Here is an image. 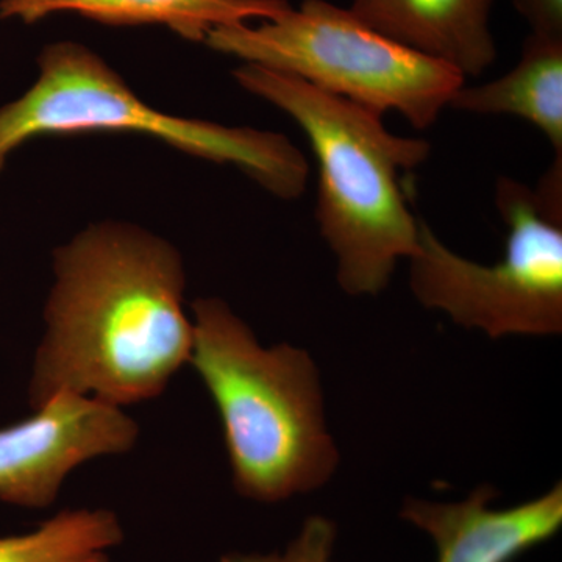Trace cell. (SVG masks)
Masks as SVG:
<instances>
[{
	"label": "cell",
	"mask_w": 562,
	"mask_h": 562,
	"mask_svg": "<svg viewBox=\"0 0 562 562\" xmlns=\"http://www.w3.org/2000/svg\"><path fill=\"white\" fill-rule=\"evenodd\" d=\"M138 432L121 406L58 392L27 419L0 428V502L47 508L74 469L131 452Z\"/></svg>",
	"instance_id": "7"
},
{
	"label": "cell",
	"mask_w": 562,
	"mask_h": 562,
	"mask_svg": "<svg viewBox=\"0 0 562 562\" xmlns=\"http://www.w3.org/2000/svg\"><path fill=\"white\" fill-rule=\"evenodd\" d=\"M38 79L0 109V172L22 144L43 136L128 132L202 160L232 165L283 201L301 198L305 155L284 135L172 116L151 109L94 50L58 41L41 50Z\"/></svg>",
	"instance_id": "4"
},
{
	"label": "cell",
	"mask_w": 562,
	"mask_h": 562,
	"mask_svg": "<svg viewBox=\"0 0 562 562\" xmlns=\"http://www.w3.org/2000/svg\"><path fill=\"white\" fill-rule=\"evenodd\" d=\"M243 90L290 114L319 165L316 220L350 295L386 290L403 258H412L420 220L409 210L398 173L427 160L424 139L392 135L382 114L308 81L243 63L233 70Z\"/></svg>",
	"instance_id": "2"
},
{
	"label": "cell",
	"mask_w": 562,
	"mask_h": 562,
	"mask_svg": "<svg viewBox=\"0 0 562 562\" xmlns=\"http://www.w3.org/2000/svg\"><path fill=\"white\" fill-rule=\"evenodd\" d=\"M495 497L484 484L461 502L406 498L401 517L430 536L438 562H514L560 532L561 483L509 508H492Z\"/></svg>",
	"instance_id": "8"
},
{
	"label": "cell",
	"mask_w": 562,
	"mask_h": 562,
	"mask_svg": "<svg viewBox=\"0 0 562 562\" xmlns=\"http://www.w3.org/2000/svg\"><path fill=\"white\" fill-rule=\"evenodd\" d=\"M495 0H351L349 10L372 31L457 69L482 76L497 60L491 32Z\"/></svg>",
	"instance_id": "9"
},
{
	"label": "cell",
	"mask_w": 562,
	"mask_h": 562,
	"mask_svg": "<svg viewBox=\"0 0 562 562\" xmlns=\"http://www.w3.org/2000/svg\"><path fill=\"white\" fill-rule=\"evenodd\" d=\"M453 109L475 114H512L531 122L562 155V40L530 33L520 60L501 79L462 85Z\"/></svg>",
	"instance_id": "11"
},
{
	"label": "cell",
	"mask_w": 562,
	"mask_h": 562,
	"mask_svg": "<svg viewBox=\"0 0 562 562\" xmlns=\"http://www.w3.org/2000/svg\"><path fill=\"white\" fill-rule=\"evenodd\" d=\"M210 49L308 81L313 87L382 114L397 111L414 128L438 121L465 77L457 69L395 43L327 0L260 25H221L205 38Z\"/></svg>",
	"instance_id": "6"
},
{
	"label": "cell",
	"mask_w": 562,
	"mask_h": 562,
	"mask_svg": "<svg viewBox=\"0 0 562 562\" xmlns=\"http://www.w3.org/2000/svg\"><path fill=\"white\" fill-rule=\"evenodd\" d=\"M192 312L190 362L220 413L236 491L279 503L328 483L339 452L312 355L290 344L266 349L221 299H199Z\"/></svg>",
	"instance_id": "3"
},
{
	"label": "cell",
	"mask_w": 562,
	"mask_h": 562,
	"mask_svg": "<svg viewBox=\"0 0 562 562\" xmlns=\"http://www.w3.org/2000/svg\"><path fill=\"white\" fill-rule=\"evenodd\" d=\"M54 271L29 387L33 409L63 391L114 406L149 401L190 362L194 325L172 244L101 222L54 251Z\"/></svg>",
	"instance_id": "1"
},
{
	"label": "cell",
	"mask_w": 562,
	"mask_h": 562,
	"mask_svg": "<svg viewBox=\"0 0 562 562\" xmlns=\"http://www.w3.org/2000/svg\"><path fill=\"white\" fill-rule=\"evenodd\" d=\"M336 525L324 516H312L281 553H228L221 562H333Z\"/></svg>",
	"instance_id": "13"
},
{
	"label": "cell",
	"mask_w": 562,
	"mask_h": 562,
	"mask_svg": "<svg viewBox=\"0 0 562 562\" xmlns=\"http://www.w3.org/2000/svg\"><path fill=\"white\" fill-rule=\"evenodd\" d=\"M495 206L508 227L505 254L480 265L454 254L420 221L409 258V284L422 305L457 325L505 336L562 330V166L552 162L538 187L501 177Z\"/></svg>",
	"instance_id": "5"
},
{
	"label": "cell",
	"mask_w": 562,
	"mask_h": 562,
	"mask_svg": "<svg viewBox=\"0 0 562 562\" xmlns=\"http://www.w3.org/2000/svg\"><path fill=\"white\" fill-rule=\"evenodd\" d=\"M288 0H0V20L32 25L50 14L76 13L116 27L162 25L194 43L221 25L272 20Z\"/></svg>",
	"instance_id": "10"
},
{
	"label": "cell",
	"mask_w": 562,
	"mask_h": 562,
	"mask_svg": "<svg viewBox=\"0 0 562 562\" xmlns=\"http://www.w3.org/2000/svg\"><path fill=\"white\" fill-rule=\"evenodd\" d=\"M535 35L562 40V0H513Z\"/></svg>",
	"instance_id": "14"
},
{
	"label": "cell",
	"mask_w": 562,
	"mask_h": 562,
	"mask_svg": "<svg viewBox=\"0 0 562 562\" xmlns=\"http://www.w3.org/2000/svg\"><path fill=\"white\" fill-rule=\"evenodd\" d=\"M124 541L116 514L61 512L24 535L0 536V562H109Z\"/></svg>",
	"instance_id": "12"
}]
</instances>
